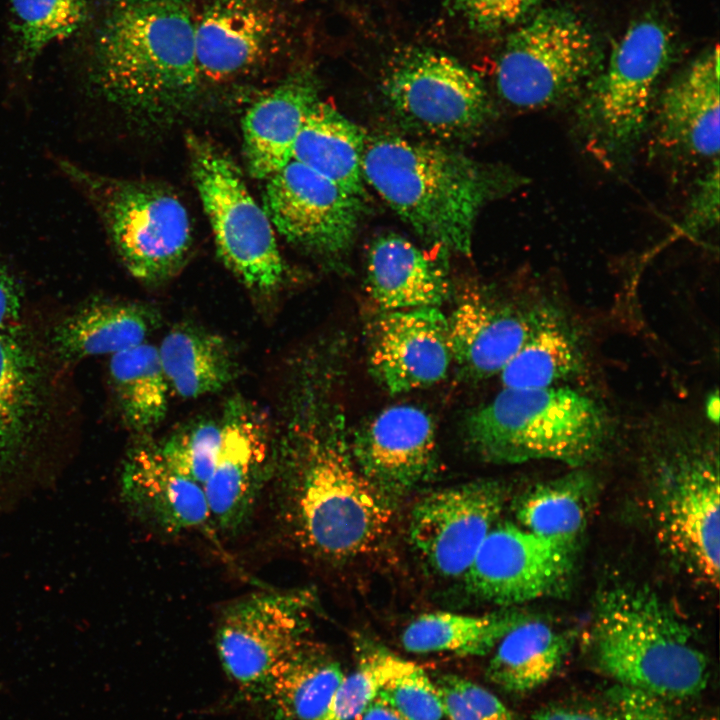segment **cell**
<instances>
[{"label": "cell", "mask_w": 720, "mask_h": 720, "mask_svg": "<svg viewBox=\"0 0 720 720\" xmlns=\"http://www.w3.org/2000/svg\"><path fill=\"white\" fill-rule=\"evenodd\" d=\"M344 676L338 662L306 639L271 673L258 700L275 720H317Z\"/></svg>", "instance_id": "obj_27"}, {"label": "cell", "mask_w": 720, "mask_h": 720, "mask_svg": "<svg viewBox=\"0 0 720 720\" xmlns=\"http://www.w3.org/2000/svg\"><path fill=\"white\" fill-rule=\"evenodd\" d=\"M661 463L658 520L686 567L717 587L720 554L719 462L710 444L685 441Z\"/></svg>", "instance_id": "obj_10"}, {"label": "cell", "mask_w": 720, "mask_h": 720, "mask_svg": "<svg viewBox=\"0 0 720 720\" xmlns=\"http://www.w3.org/2000/svg\"><path fill=\"white\" fill-rule=\"evenodd\" d=\"M451 362L447 316L439 307L383 311L372 324L370 370L393 395L441 381Z\"/></svg>", "instance_id": "obj_17"}, {"label": "cell", "mask_w": 720, "mask_h": 720, "mask_svg": "<svg viewBox=\"0 0 720 720\" xmlns=\"http://www.w3.org/2000/svg\"><path fill=\"white\" fill-rule=\"evenodd\" d=\"M609 698L620 720H682L663 697L619 684Z\"/></svg>", "instance_id": "obj_42"}, {"label": "cell", "mask_w": 720, "mask_h": 720, "mask_svg": "<svg viewBox=\"0 0 720 720\" xmlns=\"http://www.w3.org/2000/svg\"><path fill=\"white\" fill-rule=\"evenodd\" d=\"M576 548L520 525H495L464 574L468 590L513 606L560 592L572 575Z\"/></svg>", "instance_id": "obj_13"}, {"label": "cell", "mask_w": 720, "mask_h": 720, "mask_svg": "<svg viewBox=\"0 0 720 720\" xmlns=\"http://www.w3.org/2000/svg\"><path fill=\"white\" fill-rule=\"evenodd\" d=\"M351 448L360 471L391 499L432 474L437 459L435 424L419 407L391 406L355 432Z\"/></svg>", "instance_id": "obj_18"}, {"label": "cell", "mask_w": 720, "mask_h": 720, "mask_svg": "<svg viewBox=\"0 0 720 720\" xmlns=\"http://www.w3.org/2000/svg\"><path fill=\"white\" fill-rule=\"evenodd\" d=\"M268 456L264 427L240 407H231L202 487L214 527L230 532L248 519L268 472Z\"/></svg>", "instance_id": "obj_20"}, {"label": "cell", "mask_w": 720, "mask_h": 720, "mask_svg": "<svg viewBox=\"0 0 720 720\" xmlns=\"http://www.w3.org/2000/svg\"><path fill=\"white\" fill-rule=\"evenodd\" d=\"M650 123L656 144L665 152L694 160L718 159V46L698 56L665 87Z\"/></svg>", "instance_id": "obj_19"}, {"label": "cell", "mask_w": 720, "mask_h": 720, "mask_svg": "<svg viewBox=\"0 0 720 720\" xmlns=\"http://www.w3.org/2000/svg\"><path fill=\"white\" fill-rule=\"evenodd\" d=\"M384 93L402 120L441 138L469 136L491 114L480 78L454 58L434 51L399 57L385 76Z\"/></svg>", "instance_id": "obj_11"}, {"label": "cell", "mask_w": 720, "mask_h": 720, "mask_svg": "<svg viewBox=\"0 0 720 720\" xmlns=\"http://www.w3.org/2000/svg\"><path fill=\"white\" fill-rule=\"evenodd\" d=\"M11 5L22 61H32L54 40L72 35L88 16L85 0H11Z\"/></svg>", "instance_id": "obj_36"}, {"label": "cell", "mask_w": 720, "mask_h": 720, "mask_svg": "<svg viewBox=\"0 0 720 720\" xmlns=\"http://www.w3.org/2000/svg\"><path fill=\"white\" fill-rule=\"evenodd\" d=\"M472 26L498 30L522 21L540 0H454Z\"/></svg>", "instance_id": "obj_40"}, {"label": "cell", "mask_w": 720, "mask_h": 720, "mask_svg": "<svg viewBox=\"0 0 720 720\" xmlns=\"http://www.w3.org/2000/svg\"><path fill=\"white\" fill-rule=\"evenodd\" d=\"M155 323L148 308L121 302H98L83 307L54 330L52 344L66 361L113 355L145 341Z\"/></svg>", "instance_id": "obj_30"}, {"label": "cell", "mask_w": 720, "mask_h": 720, "mask_svg": "<svg viewBox=\"0 0 720 720\" xmlns=\"http://www.w3.org/2000/svg\"><path fill=\"white\" fill-rule=\"evenodd\" d=\"M120 493L138 519L162 533L213 526L203 488L168 464L158 446L140 445L128 453Z\"/></svg>", "instance_id": "obj_21"}, {"label": "cell", "mask_w": 720, "mask_h": 720, "mask_svg": "<svg viewBox=\"0 0 720 720\" xmlns=\"http://www.w3.org/2000/svg\"><path fill=\"white\" fill-rule=\"evenodd\" d=\"M599 43L572 10H539L509 35L496 67L500 96L525 110L579 97L600 70Z\"/></svg>", "instance_id": "obj_8"}, {"label": "cell", "mask_w": 720, "mask_h": 720, "mask_svg": "<svg viewBox=\"0 0 720 720\" xmlns=\"http://www.w3.org/2000/svg\"><path fill=\"white\" fill-rule=\"evenodd\" d=\"M609 426L600 403L570 387L503 388L466 417L464 434L488 462L552 460L578 466L600 452Z\"/></svg>", "instance_id": "obj_5"}, {"label": "cell", "mask_w": 720, "mask_h": 720, "mask_svg": "<svg viewBox=\"0 0 720 720\" xmlns=\"http://www.w3.org/2000/svg\"><path fill=\"white\" fill-rule=\"evenodd\" d=\"M311 600L302 592H263L224 610L217 652L226 674L247 695L258 699L275 668L306 640Z\"/></svg>", "instance_id": "obj_12"}, {"label": "cell", "mask_w": 720, "mask_h": 720, "mask_svg": "<svg viewBox=\"0 0 720 720\" xmlns=\"http://www.w3.org/2000/svg\"><path fill=\"white\" fill-rule=\"evenodd\" d=\"M590 648L619 684L668 700L696 696L708 683V659L689 627L648 588L619 586L600 596Z\"/></svg>", "instance_id": "obj_4"}, {"label": "cell", "mask_w": 720, "mask_h": 720, "mask_svg": "<svg viewBox=\"0 0 720 720\" xmlns=\"http://www.w3.org/2000/svg\"><path fill=\"white\" fill-rule=\"evenodd\" d=\"M266 181L263 208L288 242L326 256L350 248L361 198L293 159Z\"/></svg>", "instance_id": "obj_14"}, {"label": "cell", "mask_w": 720, "mask_h": 720, "mask_svg": "<svg viewBox=\"0 0 720 720\" xmlns=\"http://www.w3.org/2000/svg\"><path fill=\"white\" fill-rule=\"evenodd\" d=\"M21 294L12 275L0 264V330L13 328L20 319Z\"/></svg>", "instance_id": "obj_43"}, {"label": "cell", "mask_w": 720, "mask_h": 720, "mask_svg": "<svg viewBox=\"0 0 720 720\" xmlns=\"http://www.w3.org/2000/svg\"><path fill=\"white\" fill-rule=\"evenodd\" d=\"M320 100L311 77H290L255 101L242 120L243 150L249 173L267 179L292 160L295 142Z\"/></svg>", "instance_id": "obj_23"}, {"label": "cell", "mask_w": 720, "mask_h": 720, "mask_svg": "<svg viewBox=\"0 0 720 720\" xmlns=\"http://www.w3.org/2000/svg\"><path fill=\"white\" fill-rule=\"evenodd\" d=\"M157 349L170 389L180 397L218 392L235 376L236 363L228 344L204 329L177 326Z\"/></svg>", "instance_id": "obj_31"}, {"label": "cell", "mask_w": 720, "mask_h": 720, "mask_svg": "<svg viewBox=\"0 0 720 720\" xmlns=\"http://www.w3.org/2000/svg\"><path fill=\"white\" fill-rule=\"evenodd\" d=\"M435 684L449 720H516L497 696L470 680L448 674Z\"/></svg>", "instance_id": "obj_38"}, {"label": "cell", "mask_w": 720, "mask_h": 720, "mask_svg": "<svg viewBox=\"0 0 720 720\" xmlns=\"http://www.w3.org/2000/svg\"><path fill=\"white\" fill-rule=\"evenodd\" d=\"M358 651L356 669L344 676L317 720H353L362 715L380 690L413 664L370 642L360 644Z\"/></svg>", "instance_id": "obj_35"}, {"label": "cell", "mask_w": 720, "mask_h": 720, "mask_svg": "<svg viewBox=\"0 0 720 720\" xmlns=\"http://www.w3.org/2000/svg\"><path fill=\"white\" fill-rule=\"evenodd\" d=\"M363 177L421 237L461 254L471 251L480 209L523 184L446 148L397 136L365 145Z\"/></svg>", "instance_id": "obj_3"}, {"label": "cell", "mask_w": 720, "mask_h": 720, "mask_svg": "<svg viewBox=\"0 0 720 720\" xmlns=\"http://www.w3.org/2000/svg\"><path fill=\"white\" fill-rule=\"evenodd\" d=\"M220 438L221 424L204 421L176 432L158 447L168 464L203 487Z\"/></svg>", "instance_id": "obj_37"}, {"label": "cell", "mask_w": 720, "mask_h": 720, "mask_svg": "<svg viewBox=\"0 0 720 720\" xmlns=\"http://www.w3.org/2000/svg\"><path fill=\"white\" fill-rule=\"evenodd\" d=\"M505 500L504 486L491 480L434 491L412 510L411 543L436 573L449 578L464 575L496 525Z\"/></svg>", "instance_id": "obj_15"}, {"label": "cell", "mask_w": 720, "mask_h": 720, "mask_svg": "<svg viewBox=\"0 0 720 720\" xmlns=\"http://www.w3.org/2000/svg\"><path fill=\"white\" fill-rule=\"evenodd\" d=\"M584 350L576 330L551 306L532 308L529 332L499 373L503 388L558 386L580 374Z\"/></svg>", "instance_id": "obj_26"}, {"label": "cell", "mask_w": 720, "mask_h": 720, "mask_svg": "<svg viewBox=\"0 0 720 720\" xmlns=\"http://www.w3.org/2000/svg\"><path fill=\"white\" fill-rule=\"evenodd\" d=\"M287 447L275 483L288 536L328 560L367 553L392 519L391 499L360 471L343 408L328 393Z\"/></svg>", "instance_id": "obj_1"}, {"label": "cell", "mask_w": 720, "mask_h": 720, "mask_svg": "<svg viewBox=\"0 0 720 720\" xmlns=\"http://www.w3.org/2000/svg\"><path fill=\"white\" fill-rule=\"evenodd\" d=\"M378 695L408 720H441L444 717L435 682L414 662L389 681Z\"/></svg>", "instance_id": "obj_39"}, {"label": "cell", "mask_w": 720, "mask_h": 720, "mask_svg": "<svg viewBox=\"0 0 720 720\" xmlns=\"http://www.w3.org/2000/svg\"><path fill=\"white\" fill-rule=\"evenodd\" d=\"M285 36L271 0H210L195 18V59L200 80H232L264 64Z\"/></svg>", "instance_id": "obj_16"}, {"label": "cell", "mask_w": 720, "mask_h": 720, "mask_svg": "<svg viewBox=\"0 0 720 720\" xmlns=\"http://www.w3.org/2000/svg\"><path fill=\"white\" fill-rule=\"evenodd\" d=\"M361 716V720H408L379 695L369 704Z\"/></svg>", "instance_id": "obj_45"}, {"label": "cell", "mask_w": 720, "mask_h": 720, "mask_svg": "<svg viewBox=\"0 0 720 720\" xmlns=\"http://www.w3.org/2000/svg\"><path fill=\"white\" fill-rule=\"evenodd\" d=\"M592 488L582 472L536 484L518 501L516 518L528 531L576 548L592 507Z\"/></svg>", "instance_id": "obj_33"}, {"label": "cell", "mask_w": 720, "mask_h": 720, "mask_svg": "<svg viewBox=\"0 0 720 720\" xmlns=\"http://www.w3.org/2000/svg\"><path fill=\"white\" fill-rule=\"evenodd\" d=\"M530 616L518 609H502L483 615L429 612L409 623L401 642L411 653L450 652L461 656H483Z\"/></svg>", "instance_id": "obj_32"}, {"label": "cell", "mask_w": 720, "mask_h": 720, "mask_svg": "<svg viewBox=\"0 0 720 720\" xmlns=\"http://www.w3.org/2000/svg\"><path fill=\"white\" fill-rule=\"evenodd\" d=\"M719 220V159L701 177L688 201L682 230L696 235L714 228Z\"/></svg>", "instance_id": "obj_41"}, {"label": "cell", "mask_w": 720, "mask_h": 720, "mask_svg": "<svg viewBox=\"0 0 720 720\" xmlns=\"http://www.w3.org/2000/svg\"><path fill=\"white\" fill-rule=\"evenodd\" d=\"M673 51L671 31L644 18L628 27L579 96L577 127L588 151L617 164L636 148L650 123L656 88Z\"/></svg>", "instance_id": "obj_6"}, {"label": "cell", "mask_w": 720, "mask_h": 720, "mask_svg": "<svg viewBox=\"0 0 720 720\" xmlns=\"http://www.w3.org/2000/svg\"><path fill=\"white\" fill-rule=\"evenodd\" d=\"M366 280L369 294L383 311L439 307L450 294L445 267L392 233L371 244Z\"/></svg>", "instance_id": "obj_24"}, {"label": "cell", "mask_w": 720, "mask_h": 720, "mask_svg": "<svg viewBox=\"0 0 720 720\" xmlns=\"http://www.w3.org/2000/svg\"><path fill=\"white\" fill-rule=\"evenodd\" d=\"M706 414L707 417L714 423H718V415H719V397L718 392H714L709 396L707 399L706 405Z\"/></svg>", "instance_id": "obj_46"}, {"label": "cell", "mask_w": 720, "mask_h": 720, "mask_svg": "<svg viewBox=\"0 0 720 720\" xmlns=\"http://www.w3.org/2000/svg\"><path fill=\"white\" fill-rule=\"evenodd\" d=\"M194 28L186 0H111L94 40L93 88L136 119L175 117L201 83Z\"/></svg>", "instance_id": "obj_2"}, {"label": "cell", "mask_w": 720, "mask_h": 720, "mask_svg": "<svg viewBox=\"0 0 720 720\" xmlns=\"http://www.w3.org/2000/svg\"><path fill=\"white\" fill-rule=\"evenodd\" d=\"M531 720H620L615 714L594 708L550 706L537 711Z\"/></svg>", "instance_id": "obj_44"}, {"label": "cell", "mask_w": 720, "mask_h": 720, "mask_svg": "<svg viewBox=\"0 0 720 720\" xmlns=\"http://www.w3.org/2000/svg\"><path fill=\"white\" fill-rule=\"evenodd\" d=\"M59 165L93 202L131 275L158 282L181 269L191 250L192 229L176 194L159 184L100 175L66 160Z\"/></svg>", "instance_id": "obj_7"}, {"label": "cell", "mask_w": 720, "mask_h": 720, "mask_svg": "<svg viewBox=\"0 0 720 720\" xmlns=\"http://www.w3.org/2000/svg\"><path fill=\"white\" fill-rule=\"evenodd\" d=\"M365 145L357 125L318 100L295 142L292 159L361 198Z\"/></svg>", "instance_id": "obj_29"}, {"label": "cell", "mask_w": 720, "mask_h": 720, "mask_svg": "<svg viewBox=\"0 0 720 720\" xmlns=\"http://www.w3.org/2000/svg\"><path fill=\"white\" fill-rule=\"evenodd\" d=\"M15 328L0 330V472L25 451L43 404L39 361Z\"/></svg>", "instance_id": "obj_25"}, {"label": "cell", "mask_w": 720, "mask_h": 720, "mask_svg": "<svg viewBox=\"0 0 720 720\" xmlns=\"http://www.w3.org/2000/svg\"><path fill=\"white\" fill-rule=\"evenodd\" d=\"M532 308L518 310L481 292L464 295L447 317L452 361L469 379L499 374L525 341Z\"/></svg>", "instance_id": "obj_22"}, {"label": "cell", "mask_w": 720, "mask_h": 720, "mask_svg": "<svg viewBox=\"0 0 720 720\" xmlns=\"http://www.w3.org/2000/svg\"><path fill=\"white\" fill-rule=\"evenodd\" d=\"M571 645L570 632L531 615L499 641L487 678L507 692L532 691L554 676Z\"/></svg>", "instance_id": "obj_28"}, {"label": "cell", "mask_w": 720, "mask_h": 720, "mask_svg": "<svg viewBox=\"0 0 720 720\" xmlns=\"http://www.w3.org/2000/svg\"><path fill=\"white\" fill-rule=\"evenodd\" d=\"M194 184L225 266L247 287L267 291L284 276L274 228L235 162L211 141L186 140Z\"/></svg>", "instance_id": "obj_9"}, {"label": "cell", "mask_w": 720, "mask_h": 720, "mask_svg": "<svg viewBox=\"0 0 720 720\" xmlns=\"http://www.w3.org/2000/svg\"><path fill=\"white\" fill-rule=\"evenodd\" d=\"M109 371L128 425L138 431L157 426L167 413L171 390L157 347L144 341L115 353Z\"/></svg>", "instance_id": "obj_34"}]
</instances>
